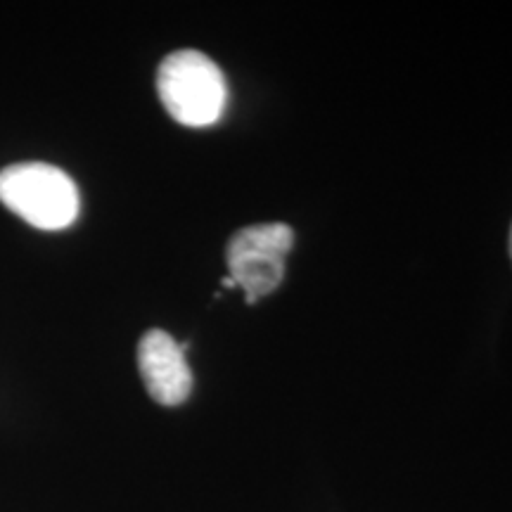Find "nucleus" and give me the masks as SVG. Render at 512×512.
Returning a JSON list of instances; mask_svg holds the SVG:
<instances>
[{"instance_id": "obj_4", "label": "nucleus", "mask_w": 512, "mask_h": 512, "mask_svg": "<svg viewBox=\"0 0 512 512\" xmlns=\"http://www.w3.org/2000/svg\"><path fill=\"white\" fill-rule=\"evenodd\" d=\"M188 342H176L169 332L147 330L138 344V368L147 394L162 406H181L192 392V373L185 361Z\"/></svg>"}, {"instance_id": "obj_2", "label": "nucleus", "mask_w": 512, "mask_h": 512, "mask_svg": "<svg viewBox=\"0 0 512 512\" xmlns=\"http://www.w3.org/2000/svg\"><path fill=\"white\" fill-rule=\"evenodd\" d=\"M0 202L29 226L64 230L81 209L79 188L53 164L22 162L0 171Z\"/></svg>"}, {"instance_id": "obj_6", "label": "nucleus", "mask_w": 512, "mask_h": 512, "mask_svg": "<svg viewBox=\"0 0 512 512\" xmlns=\"http://www.w3.org/2000/svg\"><path fill=\"white\" fill-rule=\"evenodd\" d=\"M510 256H512V230H510Z\"/></svg>"}, {"instance_id": "obj_1", "label": "nucleus", "mask_w": 512, "mask_h": 512, "mask_svg": "<svg viewBox=\"0 0 512 512\" xmlns=\"http://www.w3.org/2000/svg\"><path fill=\"white\" fill-rule=\"evenodd\" d=\"M157 93L169 117L190 128L216 124L228 100L221 69L197 50L164 57L157 72Z\"/></svg>"}, {"instance_id": "obj_3", "label": "nucleus", "mask_w": 512, "mask_h": 512, "mask_svg": "<svg viewBox=\"0 0 512 512\" xmlns=\"http://www.w3.org/2000/svg\"><path fill=\"white\" fill-rule=\"evenodd\" d=\"M294 245V233L285 223H261L242 228L226 249L230 278L242 287L247 304L275 292L283 283L285 256Z\"/></svg>"}, {"instance_id": "obj_5", "label": "nucleus", "mask_w": 512, "mask_h": 512, "mask_svg": "<svg viewBox=\"0 0 512 512\" xmlns=\"http://www.w3.org/2000/svg\"><path fill=\"white\" fill-rule=\"evenodd\" d=\"M221 285H223V287H238V285H235V280L230 278V275H228V278H223Z\"/></svg>"}]
</instances>
